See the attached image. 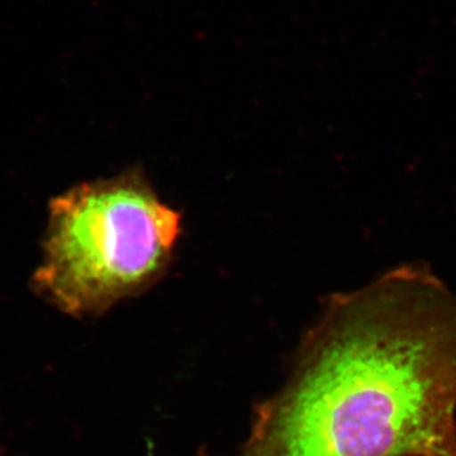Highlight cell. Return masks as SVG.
I'll return each instance as SVG.
<instances>
[{"label":"cell","mask_w":456,"mask_h":456,"mask_svg":"<svg viewBox=\"0 0 456 456\" xmlns=\"http://www.w3.org/2000/svg\"><path fill=\"white\" fill-rule=\"evenodd\" d=\"M241 456H456V292L403 264L328 299Z\"/></svg>","instance_id":"obj_1"},{"label":"cell","mask_w":456,"mask_h":456,"mask_svg":"<svg viewBox=\"0 0 456 456\" xmlns=\"http://www.w3.org/2000/svg\"><path fill=\"white\" fill-rule=\"evenodd\" d=\"M180 232L142 172L85 183L51 202L33 286L60 312L100 316L159 281Z\"/></svg>","instance_id":"obj_2"},{"label":"cell","mask_w":456,"mask_h":456,"mask_svg":"<svg viewBox=\"0 0 456 456\" xmlns=\"http://www.w3.org/2000/svg\"><path fill=\"white\" fill-rule=\"evenodd\" d=\"M198 456H209V453H208L207 451H200V452L198 453Z\"/></svg>","instance_id":"obj_3"},{"label":"cell","mask_w":456,"mask_h":456,"mask_svg":"<svg viewBox=\"0 0 456 456\" xmlns=\"http://www.w3.org/2000/svg\"><path fill=\"white\" fill-rule=\"evenodd\" d=\"M0 456H4V453H0Z\"/></svg>","instance_id":"obj_4"}]
</instances>
